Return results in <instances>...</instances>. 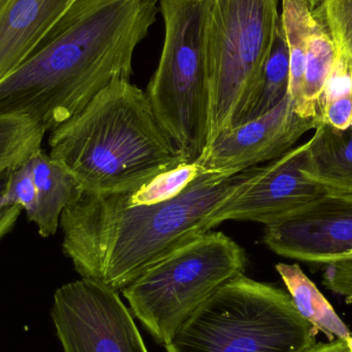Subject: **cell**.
Segmentation results:
<instances>
[{"mask_svg":"<svg viewBox=\"0 0 352 352\" xmlns=\"http://www.w3.org/2000/svg\"><path fill=\"white\" fill-rule=\"evenodd\" d=\"M165 25L158 67L146 94L167 135L188 163L200 158L208 130L205 0H160Z\"/></svg>","mask_w":352,"mask_h":352,"instance_id":"6","label":"cell"},{"mask_svg":"<svg viewBox=\"0 0 352 352\" xmlns=\"http://www.w3.org/2000/svg\"><path fill=\"white\" fill-rule=\"evenodd\" d=\"M37 190V204L28 221H32L43 238L54 236L60 227L64 209L82 194V188L69 171L39 148L30 159Z\"/></svg>","mask_w":352,"mask_h":352,"instance_id":"13","label":"cell"},{"mask_svg":"<svg viewBox=\"0 0 352 352\" xmlns=\"http://www.w3.org/2000/svg\"><path fill=\"white\" fill-rule=\"evenodd\" d=\"M316 126L296 113L287 95L265 115L221 133L195 163L204 173L236 175L283 156Z\"/></svg>","mask_w":352,"mask_h":352,"instance_id":"11","label":"cell"},{"mask_svg":"<svg viewBox=\"0 0 352 352\" xmlns=\"http://www.w3.org/2000/svg\"><path fill=\"white\" fill-rule=\"evenodd\" d=\"M281 24L289 49V96L297 113L301 103L308 39L318 23L305 0H280Z\"/></svg>","mask_w":352,"mask_h":352,"instance_id":"16","label":"cell"},{"mask_svg":"<svg viewBox=\"0 0 352 352\" xmlns=\"http://www.w3.org/2000/svg\"><path fill=\"white\" fill-rule=\"evenodd\" d=\"M158 0H78L35 50L0 82V115L30 118L47 132L80 113L117 80L156 21Z\"/></svg>","mask_w":352,"mask_h":352,"instance_id":"1","label":"cell"},{"mask_svg":"<svg viewBox=\"0 0 352 352\" xmlns=\"http://www.w3.org/2000/svg\"><path fill=\"white\" fill-rule=\"evenodd\" d=\"M308 142L289 150L252 175L209 217V230L227 221H248L274 225L289 219L327 190L303 173Z\"/></svg>","mask_w":352,"mask_h":352,"instance_id":"9","label":"cell"},{"mask_svg":"<svg viewBox=\"0 0 352 352\" xmlns=\"http://www.w3.org/2000/svg\"><path fill=\"white\" fill-rule=\"evenodd\" d=\"M45 135L26 116L0 115V175L29 160L41 148Z\"/></svg>","mask_w":352,"mask_h":352,"instance_id":"18","label":"cell"},{"mask_svg":"<svg viewBox=\"0 0 352 352\" xmlns=\"http://www.w3.org/2000/svg\"><path fill=\"white\" fill-rule=\"evenodd\" d=\"M263 242L278 256L306 264L352 262V194L326 190L289 219L267 226Z\"/></svg>","mask_w":352,"mask_h":352,"instance_id":"10","label":"cell"},{"mask_svg":"<svg viewBox=\"0 0 352 352\" xmlns=\"http://www.w3.org/2000/svg\"><path fill=\"white\" fill-rule=\"evenodd\" d=\"M301 352H352V335L346 339H335L316 344Z\"/></svg>","mask_w":352,"mask_h":352,"instance_id":"26","label":"cell"},{"mask_svg":"<svg viewBox=\"0 0 352 352\" xmlns=\"http://www.w3.org/2000/svg\"><path fill=\"white\" fill-rule=\"evenodd\" d=\"M338 57L336 43L318 19L308 39L301 103L297 111L300 117L312 118L318 123L320 98Z\"/></svg>","mask_w":352,"mask_h":352,"instance_id":"17","label":"cell"},{"mask_svg":"<svg viewBox=\"0 0 352 352\" xmlns=\"http://www.w3.org/2000/svg\"><path fill=\"white\" fill-rule=\"evenodd\" d=\"M78 0H0V82L39 47Z\"/></svg>","mask_w":352,"mask_h":352,"instance_id":"12","label":"cell"},{"mask_svg":"<svg viewBox=\"0 0 352 352\" xmlns=\"http://www.w3.org/2000/svg\"><path fill=\"white\" fill-rule=\"evenodd\" d=\"M10 171L0 175V240L8 235L16 225L23 208L19 205L6 204L4 202L6 186Z\"/></svg>","mask_w":352,"mask_h":352,"instance_id":"25","label":"cell"},{"mask_svg":"<svg viewBox=\"0 0 352 352\" xmlns=\"http://www.w3.org/2000/svg\"><path fill=\"white\" fill-rule=\"evenodd\" d=\"M245 250L223 232H207L144 271L122 289L130 309L166 346L221 285L245 270Z\"/></svg>","mask_w":352,"mask_h":352,"instance_id":"7","label":"cell"},{"mask_svg":"<svg viewBox=\"0 0 352 352\" xmlns=\"http://www.w3.org/2000/svg\"><path fill=\"white\" fill-rule=\"evenodd\" d=\"M202 173V168L196 163H182L124 194L130 204L133 205L168 202L179 197Z\"/></svg>","mask_w":352,"mask_h":352,"instance_id":"20","label":"cell"},{"mask_svg":"<svg viewBox=\"0 0 352 352\" xmlns=\"http://www.w3.org/2000/svg\"><path fill=\"white\" fill-rule=\"evenodd\" d=\"M276 270L298 311L314 326L316 332L322 333L330 340L351 336L349 327L299 265L279 263Z\"/></svg>","mask_w":352,"mask_h":352,"instance_id":"15","label":"cell"},{"mask_svg":"<svg viewBox=\"0 0 352 352\" xmlns=\"http://www.w3.org/2000/svg\"><path fill=\"white\" fill-rule=\"evenodd\" d=\"M314 130L304 175L324 190L352 194V126L339 130L320 124Z\"/></svg>","mask_w":352,"mask_h":352,"instance_id":"14","label":"cell"},{"mask_svg":"<svg viewBox=\"0 0 352 352\" xmlns=\"http://www.w3.org/2000/svg\"><path fill=\"white\" fill-rule=\"evenodd\" d=\"M336 43L339 54L352 59V0H324L316 10Z\"/></svg>","mask_w":352,"mask_h":352,"instance_id":"21","label":"cell"},{"mask_svg":"<svg viewBox=\"0 0 352 352\" xmlns=\"http://www.w3.org/2000/svg\"><path fill=\"white\" fill-rule=\"evenodd\" d=\"M305 1L307 2V4L310 6V8L316 12V10H318V8L322 6V1H324V0H305Z\"/></svg>","mask_w":352,"mask_h":352,"instance_id":"27","label":"cell"},{"mask_svg":"<svg viewBox=\"0 0 352 352\" xmlns=\"http://www.w3.org/2000/svg\"><path fill=\"white\" fill-rule=\"evenodd\" d=\"M324 285L352 304V262L324 267Z\"/></svg>","mask_w":352,"mask_h":352,"instance_id":"24","label":"cell"},{"mask_svg":"<svg viewBox=\"0 0 352 352\" xmlns=\"http://www.w3.org/2000/svg\"><path fill=\"white\" fill-rule=\"evenodd\" d=\"M320 124H328L339 130L351 127L352 94L345 95L324 103L318 113V126Z\"/></svg>","mask_w":352,"mask_h":352,"instance_id":"23","label":"cell"},{"mask_svg":"<svg viewBox=\"0 0 352 352\" xmlns=\"http://www.w3.org/2000/svg\"><path fill=\"white\" fill-rule=\"evenodd\" d=\"M252 170L236 175L203 171L175 200L155 205L130 204L124 192L82 190L62 212V250L82 278L122 291L144 271L210 231L209 217Z\"/></svg>","mask_w":352,"mask_h":352,"instance_id":"2","label":"cell"},{"mask_svg":"<svg viewBox=\"0 0 352 352\" xmlns=\"http://www.w3.org/2000/svg\"><path fill=\"white\" fill-rule=\"evenodd\" d=\"M318 332L285 289L239 274L180 327L167 352H301Z\"/></svg>","mask_w":352,"mask_h":352,"instance_id":"4","label":"cell"},{"mask_svg":"<svg viewBox=\"0 0 352 352\" xmlns=\"http://www.w3.org/2000/svg\"><path fill=\"white\" fill-rule=\"evenodd\" d=\"M4 202L22 207L27 217L35 210L37 190L29 160L10 171Z\"/></svg>","mask_w":352,"mask_h":352,"instance_id":"22","label":"cell"},{"mask_svg":"<svg viewBox=\"0 0 352 352\" xmlns=\"http://www.w3.org/2000/svg\"><path fill=\"white\" fill-rule=\"evenodd\" d=\"M289 49L280 20L272 51L265 66L258 97L244 123L265 115L279 104L289 95Z\"/></svg>","mask_w":352,"mask_h":352,"instance_id":"19","label":"cell"},{"mask_svg":"<svg viewBox=\"0 0 352 352\" xmlns=\"http://www.w3.org/2000/svg\"><path fill=\"white\" fill-rule=\"evenodd\" d=\"M206 148L252 111L280 24V0H205Z\"/></svg>","mask_w":352,"mask_h":352,"instance_id":"5","label":"cell"},{"mask_svg":"<svg viewBox=\"0 0 352 352\" xmlns=\"http://www.w3.org/2000/svg\"><path fill=\"white\" fill-rule=\"evenodd\" d=\"M51 316L64 352H148L118 292L99 281L62 285Z\"/></svg>","mask_w":352,"mask_h":352,"instance_id":"8","label":"cell"},{"mask_svg":"<svg viewBox=\"0 0 352 352\" xmlns=\"http://www.w3.org/2000/svg\"><path fill=\"white\" fill-rule=\"evenodd\" d=\"M47 144L50 157L93 192H129L186 162L146 92L130 80L103 89L50 131Z\"/></svg>","mask_w":352,"mask_h":352,"instance_id":"3","label":"cell"}]
</instances>
